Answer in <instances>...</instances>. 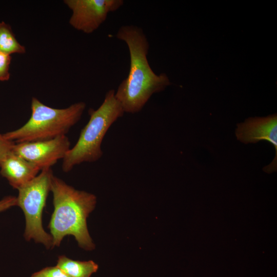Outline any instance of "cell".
<instances>
[{
	"label": "cell",
	"instance_id": "14",
	"mask_svg": "<svg viewBox=\"0 0 277 277\" xmlns=\"http://www.w3.org/2000/svg\"><path fill=\"white\" fill-rule=\"evenodd\" d=\"M15 143L6 138L0 133V165L6 157L12 152Z\"/></svg>",
	"mask_w": 277,
	"mask_h": 277
},
{
	"label": "cell",
	"instance_id": "4",
	"mask_svg": "<svg viewBox=\"0 0 277 277\" xmlns=\"http://www.w3.org/2000/svg\"><path fill=\"white\" fill-rule=\"evenodd\" d=\"M86 107L84 102H79L65 108H54L33 97L29 120L20 128L3 135L15 143L46 141L66 135L80 121Z\"/></svg>",
	"mask_w": 277,
	"mask_h": 277
},
{
	"label": "cell",
	"instance_id": "2",
	"mask_svg": "<svg viewBox=\"0 0 277 277\" xmlns=\"http://www.w3.org/2000/svg\"><path fill=\"white\" fill-rule=\"evenodd\" d=\"M50 191L54 210L48 227L52 238V248L60 246L65 236L71 235L81 248L93 250L95 245L88 230L87 219L95 207L96 196L77 190L54 175L51 180Z\"/></svg>",
	"mask_w": 277,
	"mask_h": 277
},
{
	"label": "cell",
	"instance_id": "3",
	"mask_svg": "<svg viewBox=\"0 0 277 277\" xmlns=\"http://www.w3.org/2000/svg\"><path fill=\"white\" fill-rule=\"evenodd\" d=\"M115 92L113 89L109 90L97 109L89 110L88 122L82 129L75 145L63 159L64 172H68L83 163L95 162L103 156L101 145L105 135L111 126L125 113L115 96Z\"/></svg>",
	"mask_w": 277,
	"mask_h": 277
},
{
	"label": "cell",
	"instance_id": "11",
	"mask_svg": "<svg viewBox=\"0 0 277 277\" xmlns=\"http://www.w3.org/2000/svg\"><path fill=\"white\" fill-rule=\"evenodd\" d=\"M0 52L9 55L26 52L25 46L18 42L11 26L3 21L0 22Z\"/></svg>",
	"mask_w": 277,
	"mask_h": 277
},
{
	"label": "cell",
	"instance_id": "8",
	"mask_svg": "<svg viewBox=\"0 0 277 277\" xmlns=\"http://www.w3.org/2000/svg\"><path fill=\"white\" fill-rule=\"evenodd\" d=\"M235 135L241 142L256 143L265 140L271 143L275 150V155L271 163L263 168L268 173L275 171L277 168V116L276 114L263 117H249L239 123Z\"/></svg>",
	"mask_w": 277,
	"mask_h": 277
},
{
	"label": "cell",
	"instance_id": "1",
	"mask_svg": "<svg viewBox=\"0 0 277 277\" xmlns=\"http://www.w3.org/2000/svg\"><path fill=\"white\" fill-rule=\"evenodd\" d=\"M116 36L127 45L130 54V69L127 77L120 84L115 96L125 112H140L154 93L170 84L167 75H157L147 59L149 44L143 30L134 25H124Z\"/></svg>",
	"mask_w": 277,
	"mask_h": 277
},
{
	"label": "cell",
	"instance_id": "13",
	"mask_svg": "<svg viewBox=\"0 0 277 277\" xmlns=\"http://www.w3.org/2000/svg\"><path fill=\"white\" fill-rule=\"evenodd\" d=\"M11 55L0 52V81H8L10 77V65Z\"/></svg>",
	"mask_w": 277,
	"mask_h": 277
},
{
	"label": "cell",
	"instance_id": "6",
	"mask_svg": "<svg viewBox=\"0 0 277 277\" xmlns=\"http://www.w3.org/2000/svg\"><path fill=\"white\" fill-rule=\"evenodd\" d=\"M64 3L72 11L70 25L87 34L98 28L109 13L124 4L123 0H65Z\"/></svg>",
	"mask_w": 277,
	"mask_h": 277
},
{
	"label": "cell",
	"instance_id": "7",
	"mask_svg": "<svg viewBox=\"0 0 277 277\" xmlns=\"http://www.w3.org/2000/svg\"><path fill=\"white\" fill-rule=\"evenodd\" d=\"M70 149L69 139L63 135L49 140L15 143L12 152L42 170L63 160Z\"/></svg>",
	"mask_w": 277,
	"mask_h": 277
},
{
	"label": "cell",
	"instance_id": "15",
	"mask_svg": "<svg viewBox=\"0 0 277 277\" xmlns=\"http://www.w3.org/2000/svg\"><path fill=\"white\" fill-rule=\"evenodd\" d=\"M17 206V199L12 195L6 196L0 200V212Z\"/></svg>",
	"mask_w": 277,
	"mask_h": 277
},
{
	"label": "cell",
	"instance_id": "12",
	"mask_svg": "<svg viewBox=\"0 0 277 277\" xmlns=\"http://www.w3.org/2000/svg\"><path fill=\"white\" fill-rule=\"evenodd\" d=\"M30 277H70L61 269L55 266L46 267L33 273Z\"/></svg>",
	"mask_w": 277,
	"mask_h": 277
},
{
	"label": "cell",
	"instance_id": "9",
	"mask_svg": "<svg viewBox=\"0 0 277 277\" xmlns=\"http://www.w3.org/2000/svg\"><path fill=\"white\" fill-rule=\"evenodd\" d=\"M41 171L36 165L13 152L6 157L0 165L1 176L17 190L33 180Z\"/></svg>",
	"mask_w": 277,
	"mask_h": 277
},
{
	"label": "cell",
	"instance_id": "10",
	"mask_svg": "<svg viewBox=\"0 0 277 277\" xmlns=\"http://www.w3.org/2000/svg\"><path fill=\"white\" fill-rule=\"evenodd\" d=\"M56 266L70 277H90L98 268L93 261L73 260L63 255L58 256Z\"/></svg>",
	"mask_w": 277,
	"mask_h": 277
},
{
	"label": "cell",
	"instance_id": "5",
	"mask_svg": "<svg viewBox=\"0 0 277 277\" xmlns=\"http://www.w3.org/2000/svg\"><path fill=\"white\" fill-rule=\"evenodd\" d=\"M53 175L51 168L42 170L33 180L17 190L16 197L17 206L22 209L25 217L26 240H33L47 249L52 248V238L43 228L42 213L50 191Z\"/></svg>",
	"mask_w": 277,
	"mask_h": 277
}]
</instances>
